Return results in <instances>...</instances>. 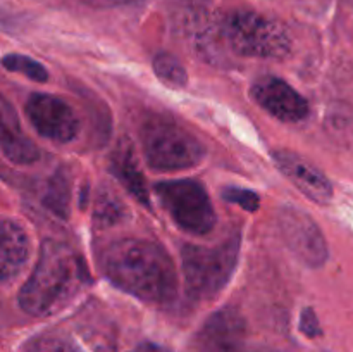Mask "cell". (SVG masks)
Here are the masks:
<instances>
[{"label":"cell","instance_id":"cell-1","mask_svg":"<svg viewBox=\"0 0 353 352\" xmlns=\"http://www.w3.org/2000/svg\"><path fill=\"white\" fill-rule=\"evenodd\" d=\"M110 283L148 304H171L178 292L176 266L161 245L143 238H119L100 254Z\"/></svg>","mask_w":353,"mask_h":352},{"label":"cell","instance_id":"cell-5","mask_svg":"<svg viewBox=\"0 0 353 352\" xmlns=\"http://www.w3.org/2000/svg\"><path fill=\"white\" fill-rule=\"evenodd\" d=\"M140 140L147 164L161 173L190 169L200 164L205 155V148L195 135L165 117L145 121Z\"/></svg>","mask_w":353,"mask_h":352},{"label":"cell","instance_id":"cell-22","mask_svg":"<svg viewBox=\"0 0 353 352\" xmlns=\"http://www.w3.org/2000/svg\"><path fill=\"white\" fill-rule=\"evenodd\" d=\"M81 3L90 7H95V9H110V7L124 6V3H130L133 0H79Z\"/></svg>","mask_w":353,"mask_h":352},{"label":"cell","instance_id":"cell-21","mask_svg":"<svg viewBox=\"0 0 353 352\" xmlns=\"http://www.w3.org/2000/svg\"><path fill=\"white\" fill-rule=\"evenodd\" d=\"M300 330L309 338H316L323 333L321 331L319 320H317V314L314 313L312 307H305L302 311V314H300Z\"/></svg>","mask_w":353,"mask_h":352},{"label":"cell","instance_id":"cell-7","mask_svg":"<svg viewBox=\"0 0 353 352\" xmlns=\"http://www.w3.org/2000/svg\"><path fill=\"white\" fill-rule=\"evenodd\" d=\"M26 116L38 135L57 144H69L79 133V117L61 97L31 93L26 100Z\"/></svg>","mask_w":353,"mask_h":352},{"label":"cell","instance_id":"cell-25","mask_svg":"<svg viewBox=\"0 0 353 352\" xmlns=\"http://www.w3.org/2000/svg\"><path fill=\"white\" fill-rule=\"evenodd\" d=\"M243 352H268V351H247V349H245Z\"/></svg>","mask_w":353,"mask_h":352},{"label":"cell","instance_id":"cell-4","mask_svg":"<svg viewBox=\"0 0 353 352\" xmlns=\"http://www.w3.org/2000/svg\"><path fill=\"white\" fill-rule=\"evenodd\" d=\"M238 255V235L212 247L185 245L181 251V268L190 299L210 300L221 293L236 269Z\"/></svg>","mask_w":353,"mask_h":352},{"label":"cell","instance_id":"cell-19","mask_svg":"<svg viewBox=\"0 0 353 352\" xmlns=\"http://www.w3.org/2000/svg\"><path fill=\"white\" fill-rule=\"evenodd\" d=\"M2 64L7 71L19 72V75L28 76L33 81H47L48 72L43 66L34 59L28 57L23 54H7L3 55Z\"/></svg>","mask_w":353,"mask_h":352},{"label":"cell","instance_id":"cell-16","mask_svg":"<svg viewBox=\"0 0 353 352\" xmlns=\"http://www.w3.org/2000/svg\"><path fill=\"white\" fill-rule=\"evenodd\" d=\"M126 207L116 193L107 188H102L97 193L95 209H93V221H95L97 226H116L126 219Z\"/></svg>","mask_w":353,"mask_h":352},{"label":"cell","instance_id":"cell-8","mask_svg":"<svg viewBox=\"0 0 353 352\" xmlns=\"http://www.w3.org/2000/svg\"><path fill=\"white\" fill-rule=\"evenodd\" d=\"M278 221L283 240L303 264L317 268L326 262V240L309 214L295 207H285L279 213Z\"/></svg>","mask_w":353,"mask_h":352},{"label":"cell","instance_id":"cell-13","mask_svg":"<svg viewBox=\"0 0 353 352\" xmlns=\"http://www.w3.org/2000/svg\"><path fill=\"white\" fill-rule=\"evenodd\" d=\"M2 152L14 164H33L40 159L37 145L23 133L16 113L7 100L2 102Z\"/></svg>","mask_w":353,"mask_h":352},{"label":"cell","instance_id":"cell-10","mask_svg":"<svg viewBox=\"0 0 353 352\" xmlns=\"http://www.w3.org/2000/svg\"><path fill=\"white\" fill-rule=\"evenodd\" d=\"M274 164L279 171L312 202L326 206L333 199V185L319 168L292 150L272 152Z\"/></svg>","mask_w":353,"mask_h":352},{"label":"cell","instance_id":"cell-24","mask_svg":"<svg viewBox=\"0 0 353 352\" xmlns=\"http://www.w3.org/2000/svg\"><path fill=\"white\" fill-rule=\"evenodd\" d=\"M137 352H168V351L162 347H159V345H155V344H143L138 347Z\"/></svg>","mask_w":353,"mask_h":352},{"label":"cell","instance_id":"cell-2","mask_svg":"<svg viewBox=\"0 0 353 352\" xmlns=\"http://www.w3.org/2000/svg\"><path fill=\"white\" fill-rule=\"evenodd\" d=\"M86 282L81 255L64 242L45 240L37 266L19 292V306L31 316H52L64 309Z\"/></svg>","mask_w":353,"mask_h":352},{"label":"cell","instance_id":"cell-12","mask_svg":"<svg viewBox=\"0 0 353 352\" xmlns=\"http://www.w3.org/2000/svg\"><path fill=\"white\" fill-rule=\"evenodd\" d=\"M31 242L26 230L17 221L10 217L2 219V264L0 276L3 285H9L12 280L23 273L30 259Z\"/></svg>","mask_w":353,"mask_h":352},{"label":"cell","instance_id":"cell-6","mask_svg":"<svg viewBox=\"0 0 353 352\" xmlns=\"http://www.w3.org/2000/svg\"><path fill=\"white\" fill-rule=\"evenodd\" d=\"M157 199L183 231L207 235L216 226V211L207 190L195 179H172L154 186Z\"/></svg>","mask_w":353,"mask_h":352},{"label":"cell","instance_id":"cell-15","mask_svg":"<svg viewBox=\"0 0 353 352\" xmlns=\"http://www.w3.org/2000/svg\"><path fill=\"white\" fill-rule=\"evenodd\" d=\"M69 179L64 173H54L50 179L47 182L41 195V202L43 206L50 211L52 214L59 216L61 219H65L69 214V199H71V192H69Z\"/></svg>","mask_w":353,"mask_h":352},{"label":"cell","instance_id":"cell-17","mask_svg":"<svg viewBox=\"0 0 353 352\" xmlns=\"http://www.w3.org/2000/svg\"><path fill=\"white\" fill-rule=\"evenodd\" d=\"M154 71L161 81L172 88H183L188 83V75H186L185 66L179 62L172 54L168 52H159L154 57Z\"/></svg>","mask_w":353,"mask_h":352},{"label":"cell","instance_id":"cell-3","mask_svg":"<svg viewBox=\"0 0 353 352\" xmlns=\"http://www.w3.org/2000/svg\"><path fill=\"white\" fill-rule=\"evenodd\" d=\"M224 47L236 55L252 59L288 57L292 38L279 21L255 10H233L219 23Z\"/></svg>","mask_w":353,"mask_h":352},{"label":"cell","instance_id":"cell-23","mask_svg":"<svg viewBox=\"0 0 353 352\" xmlns=\"http://www.w3.org/2000/svg\"><path fill=\"white\" fill-rule=\"evenodd\" d=\"M174 2L186 7H192V9H200V7H203L205 3H209V0H174Z\"/></svg>","mask_w":353,"mask_h":352},{"label":"cell","instance_id":"cell-18","mask_svg":"<svg viewBox=\"0 0 353 352\" xmlns=\"http://www.w3.org/2000/svg\"><path fill=\"white\" fill-rule=\"evenodd\" d=\"M21 352H83L72 338L61 333H45L31 338Z\"/></svg>","mask_w":353,"mask_h":352},{"label":"cell","instance_id":"cell-9","mask_svg":"<svg viewBox=\"0 0 353 352\" xmlns=\"http://www.w3.org/2000/svg\"><path fill=\"white\" fill-rule=\"evenodd\" d=\"M250 92L262 109L285 123H300L310 113L309 102L278 76H262L252 85Z\"/></svg>","mask_w":353,"mask_h":352},{"label":"cell","instance_id":"cell-14","mask_svg":"<svg viewBox=\"0 0 353 352\" xmlns=\"http://www.w3.org/2000/svg\"><path fill=\"white\" fill-rule=\"evenodd\" d=\"M110 171L121 182V185L145 207H150V193L147 182L138 168V159L134 155L133 145L123 140L110 157Z\"/></svg>","mask_w":353,"mask_h":352},{"label":"cell","instance_id":"cell-20","mask_svg":"<svg viewBox=\"0 0 353 352\" xmlns=\"http://www.w3.org/2000/svg\"><path fill=\"white\" fill-rule=\"evenodd\" d=\"M223 197L231 204H238L241 209L254 213L261 206V197L254 192V190L240 188V186H228L223 192Z\"/></svg>","mask_w":353,"mask_h":352},{"label":"cell","instance_id":"cell-11","mask_svg":"<svg viewBox=\"0 0 353 352\" xmlns=\"http://www.w3.org/2000/svg\"><path fill=\"white\" fill-rule=\"evenodd\" d=\"M247 324L238 311L226 307L214 313L200 330L196 345L200 352H243Z\"/></svg>","mask_w":353,"mask_h":352}]
</instances>
